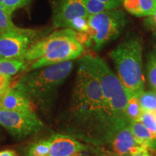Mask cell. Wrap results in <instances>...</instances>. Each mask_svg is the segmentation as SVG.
<instances>
[{"label":"cell","instance_id":"33","mask_svg":"<svg viewBox=\"0 0 156 156\" xmlns=\"http://www.w3.org/2000/svg\"><path fill=\"white\" fill-rule=\"evenodd\" d=\"M153 113L154 116H155V119H156V110H155V111H154V112H153Z\"/></svg>","mask_w":156,"mask_h":156},{"label":"cell","instance_id":"19","mask_svg":"<svg viewBox=\"0 0 156 156\" xmlns=\"http://www.w3.org/2000/svg\"><path fill=\"white\" fill-rule=\"evenodd\" d=\"M140 106L143 112H154L156 110V92L147 91L138 97Z\"/></svg>","mask_w":156,"mask_h":156},{"label":"cell","instance_id":"12","mask_svg":"<svg viewBox=\"0 0 156 156\" xmlns=\"http://www.w3.org/2000/svg\"><path fill=\"white\" fill-rule=\"evenodd\" d=\"M49 156H80L86 147L71 135L53 134L48 139Z\"/></svg>","mask_w":156,"mask_h":156},{"label":"cell","instance_id":"26","mask_svg":"<svg viewBox=\"0 0 156 156\" xmlns=\"http://www.w3.org/2000/svg\"><path fill=\"white\" fill-rule=\"evenodd\" d=\"M11 77L0 74V96H2L9 90Z\"/></svg>","mask_w":156,"mask_h":156},{"label":"cell","instance_id":"15","mask_svg":"<svg viewBox=\"0 0 156 156\" xmlns=\"http://www.w3.org/2000/svg\"><path fill=\"white\" fill-rule=\"evenodd\" d=\"M26 67L23 58H0V74L13 76Z\"/></svg>","mask_w":156,"mask_h":156},{"label":"cell","instance_id":"9","mask_svg":"<svg viewBox=\"0 0 156 156\" xmlns=\"http://www.w3.org/2000/svg\"><path fill=\"white\" fill-rule=\"evenodd\" d=\"M75 38L77 39L78 32L73 29L64 28L56 30L45 38L31 45L23 58L27 62L35 61L54 51L60 45Z\"/></svg>","mask_w":156,"mask_h":156},{"label":"cell","instance_id":"31","mask_svg":"<svg viewBox=\"0 0 156 156\" xmlns=\"http://www.w3.org/2000/svg\"><path fill=\"white\" fill-rule=\"evenodd\" d=\"M4 1H5V0H0V8L2 9V7H3Z\"/></svg>","mask_w":156,"mask_h":156},{"label":"cell","instance_id":"8","mask_svg":"<svg viewBox=\"0 0 156 156\" xmlns=\"http://www.w3.org/2000/svg\"><path fill=\"white\" fill-rule=\"evenodd\" d=\"M35 35V31L23 28L0 35V58H24Z\"/></svg>","mask_w":156,"mask_h":156},{"label":"cell","instance_id":"29","mask_svg":"<svg viewBox=\"0 0 156 156\" xmlns=\"http://www.w3.org/2000/svg\"><path fill=\"white\" fill-rule=\"evenodd\" d=\"M0 156H17V154L12 150H5L0 152Z\"/></svg>","mask_w":156,"mask_h":156},{"label":"cell","instance_id":"32","mask_svg":"<svg viewBox=\"0 0 156 156\" xmlns=\"http://www.w3.org/2000/svg\"><path fill=\"white\" fill-rule=\"evenodd\" d=\"M153 36H154V37H155V39H156V31H153Z\"/></svg>","mask_w":156,"mask_h":156},{"label":"cell","instance_id":"25","mask_svg":"<svg viewBox=\"0 0 156 156\" xmlns=\"http://www.w3.org/2000/svg\"><path fill=\"white\" fill-rule=\"evenodd\" d=\"M143 17L153 15L156 10V0H138Z\"/></svg>","mask_w":156,"mask_h":156},{"label":"cell","instance_id":"4","mask_svg":"<svg viewBox=\"0 0 156 156\" xmlns=\"http://www.w3.org/2000/svg\"><path fill=\"white\" fill-rule=\"evenodd\" d=\"M81 59L96 77L103 94L117 120L120 122L131 121L126 114V107L132 95L124 86L118 75L99 56L87 55Z\"/></svg>","mask_w":156,"mask_h":156},{"label":"cell","instance_id":"6","mask_svg":"<svg viewBox=\"0 0 156 156\" xmlns=\"http://www.w3.org/2000/svg\"><path fill=\"white\" fill-rule=\"evenodd\" d=\"M0 125L17 138H25L38 133L44 128L38 116L33 112H14L0 108Z\"/></svg>","mask_w":156,"mask_h":156},{"label":"cell","instance_id":"10","mask_svg":"<svg viewBox=\"0 0 156 156\" xmlns=\"http://www.w3.org/2000/svg\"><path fill=\"white\" fill-rule=\"evenodd\" d=\"M83 45L78 41L76 38H73L60 45L52 51L35 60L31 65L30 70L72 61L80 56L83 54Z\"/></svg>","mask_w":156,"mask_h":156},{"label":"cell","instance_id":"20","mask_svg":"<svg viewBox=\"0 0 156 156\" xmlns=\"http://www.w3.org/2000/svg\"><path fill=\"white\" fill-rule=\"evenodd\" d=\"M89 15L98 14L103 12H106L114 8L112 6L107 5L98 0H83Z\"/></svg>","mask_w":156,"mask_h":156},{"label":"cell","instance_id":"14","mask_svg":"<svg viewBox=\"0 0 156 156\" xmlns=\"http://www.w3.org/2000/svg\"><path fill=\"white\" fill-rule=\"evenodd\" d=\"M134 139L138 145L146 149H156V139L141 122L131 121Z\"/></svg>","mask_w":156,"mask_h":156},{"label":"cell","instance_id":"23","mask_svg":"<svg viewBox=\"0 0 156 156\" xmlns=\"http://www.w3.org/2000/svg\"><path fill=\"white\" fill-rule=\"evenodd\" d=\"M124 9L129 14L136 17H143L142 11L138 0H123Z\"/></svg>","mask_w":156,"mask_h":156},{"label":"cell","instance_id":"21","mask_svg":"<svg viewBox=\"0 0 156 156\" xmlns=\"http://www.w3.org/2000/svg\"><path fill=\"white\" fill-rule=\"evenodd\" d=\"M20 28L14 24L11 16L7 15L2 9L0 8V34L19 30Z\"/></svg>","mask_w":156,"mask_h":156},{"label":"cell","instance_id":"7","mask_svg":"<svg viewBox=\"0 0 156 156\" xmlns=\"http://www.w3.org/2000/svg\"><path fill=\"white\" fill-rule=\"evenodd\" d=\"M110 156H136L148 150L138 145L131 127V121L117 126L107 146Z\"/></svg>","mask_w":156,"mask_h":156},{"label":"cell","instance_id":"11","mask_svg":"<svg viewBox=\"0 0 156 156\" xmlns=\"http://www.w3.org/2000/svg\"><path fill=\"white\" fill-rule=\"evenodd\" d=\"M77 17H89L83 0H59L53 13V24L56 28H69Z\"/></svg>","mask_w":156,"mask_h":156},{"label":"cell","instance_id":"2","mask_svg":"<svg viewBox=\"0 0 156 156\" xmlns=\"http://www.w3.org/2000/svg\"><path fill=\"white\" fill-rule=\"evenodd\" d=\"M73 66V61H68L30 70L17 82L15 88L46 111L51 108L58 88L70 75Z\"/></svg>","mask_w":156,"mask_h":156},{"label":"cell","instance_id":"13","mask_svg":"<svg viewBox=\"0 0 156 156\" xmlns=\"http://www.w3.org/2000/svg\"><path fill=\"white\" fill-rule=\"evenodd\" d=\"M1 108L14 112H33L28 98L15 87L9 89L2 96Z\"/></svg>","mask_w":156,"mask_h":156},{"label":"cell","instance_id":"28","mask_svg":"<svg viewBox=\"0 0 156 156\" xmlns=\"http://www.w3.org/2000/svg\"><path fill=\"white\" fill-rule=\"evenodd\" d=\"M98 1L112 6L114 9H117L122 5L123 0H98Z\"/></svg>","mask_w":156,"mask_h":156},{"label":"cell","instance_id":"1","mask_svg":"<svg viewBox=\"0 0 156 156\" xmlns=\"http://www.w3.org/2000/svg\"><path fill=\"white\" fill-rule=\"evenodd\" d=\"M120 123L96 77L80 58L66 119L67 131L90 145L106 148Z\"/></svg>","mask_w":156,"mask_h":156},{"label":"cell","instance_id":"16","mask_svg":"<svg viewBox=\"0 0 156 156\" xmlns=\"http://www.w3.org/2000/svg\"><path fill=\"white\" fill-rule=\"evenodd\" d=\"M146 75L150 87L156 92V47H154L147 54Z\"/></svg>","mask_w":156,"mask_h":156},{"label":"cell","instance_id":"30","mask_svg":"<svg viewBox=\"0 0 156 156\" xmlns=\"http://www.w3.org/2000/svg\"><path fill=\"white\" fill-rule=\"evenodd\" d=\"M136 156H151L150 155L149 153H148V151H145L143 152V153L139 154V155H137Z\"/></svg>","mask_w":156,"mask_h":156},{"label":"cell","instance_id":"3","mask_svg":"<svg viewBox=\"0 0 156 156\" xmlns=\"http://www.w3.org/2000/svg\"><path fill=\"white\" fill-rule=\"evenodd\" d=\"M117 75L126 89L134 96L144 92L145 78L142 67V44L137 35L124 38L109 54Z\"/></svg>","mask_w":156,"mask_h":156},{"label":"cell","instance_id":"24","mask_svg":"<svg viewBox=\"0 0 156 156\" xmlns=\"http://www.w3.org/2000/svg\"><path fill=\"white\" fill-rule=\"evenodd\" d=\"M69 28L73 29L76 32L87 34L88 29V17H77L73 20Z\"/></svg>","mask_w":156,"mask_h":156},{"label":"cell","instance_id":"22","mask_svg":"<svg viewBox=\"0 0 156 156\" xmlns=\"http://www.w3.org/2000/svg\"><path fill=\"white\" fill-rule=\"evenodd\" d=\"M141 122L156 139V119L153 112H143Z\"/></svg>","mask_w":156,"mask_h":156},{"label":"cell","instance_id":"35","mask_svg":"<svg viewBox=\"0 0 156 156\" xmlns=\"http://www.w3.org/2000/svg\"><path fill=\"white\" fill-rule=\"evenodd\" d=\"M0 35H1V34H0Z\"/></svg>","mask_w":156,"mask_h":156},{"label":"cell","instance_id":"27","mask_svg":"<svg viewBox=\"0 0 156 156\" xmlns=\"http://www.w3.org/2000/svg\"><path fill=\"white\" fill-rule=\"evenodd\" d=\"M144 25L149 30L156 31V10L153 15L147 16L144 20Z\"/></svg>","mask_w":156,"mask_h":156},{"label":"cell","instance_id":"34","mask_svg":"<svg viewBox=\"0 0 156 156\" xmlns=\"http://www.w3.org/2000/svg\"><path fill=\"white\" fill-rule=\"evenodd\" d=\"M1 98L2 96H0V108H1Z\"/></svg>","mask_w":156,"mask_h":156},{"label":"cell","instance_id":"5","mask_svg":"<svg viewBox=\"0 0 156 156\" xmlns=\"http://www.w3.org/2000/svg\"><path fill=\"white\" fill-rule=\"evenodd\" d=\"M128 23V17L122 9H114L89 15L88 35L95 50L118 38Z\"/></svg>","mask_w":156,"mask_h":156},{"label":"cell","instance_id":"18","mask_svg":"<svg viewBox=\"0 0 156 156\" xmlns=\"http://www.w3.org/2000/svg\"><path fill=\"white\" fill-rule=\"evenodd\" d=\"M143 111L140 106L139 99L137 97L132 95L128 101L126 107V114L131 121L141 122Z\"/></svg>","mask_w":156,"mask_h":156},{"label":"cell","instance_id":"17","mask_svg":"<svg viewBox=\"0 0 156 156\" xmlns=\"http://www.w3.org/2000/svg\"><path fill=\"white\" fill-rule=\"evenodd\" d=\"M50 143L48 140L34 142L26 147L25 156H49Z\"/></svg>","mask_w":156,"mask_h":156}]
</instances>
